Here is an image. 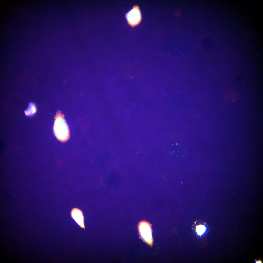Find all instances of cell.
Here are the masks:
<instances>
[{"label":"cell","mask_w":263,"mask_h":263,"mask_svg":"<svg viewBox=\"0 0 263 263\" xmlns=\"http://www.w3.org/2000/svg\"><path fill=\"white\" fill-rule=\"evenodd\" d=\"M53 130L55 136L61 142H65L69 138L68 126L64 115L59 111H57L55 117Z\"/></svg>","instance_id":"obj_1"},{"label":"cell","mask_w":263,"mask_h":263,"mask_svg":"<svg viewBox=\"0 0 263 263\" xmlns=\"http://www.w3.org/2000/svg\"><path fill=\"white\" fill-rule=\"evenodd\" d=\"M138 228L140 238L146 243L152 246L153 244L151 224L144 220L139 222Z\"/></svg>","instance_id":"obj_2"},{"label":"cell","mask_w":263,"mask_h":263,"mask_svg":"<svg viewBox=\"0 0 263 263\" xmlns=\"http://www.w3.org/2000/svg\"><path fill=\"white\" fill-rule=\"evenodd\" d=\"M125 16L128 24L132 27L138 25L142 20V14L139 6H134L132 9L125 14Z\"/></svg>","instance_id":"obj_3"},{"label":"cell","mask_w":263,"mask_h":263,"mask_svg":"<svg viewBox=\"0 0 263 263\" xmlns=\"http://www.w3.org/2000/svg\"><path fill=\"white\" fill-rule=\"evenodd\" d=\"M70 214L71 217L79 226L85 230L84 216L82 211L79 208L74 207L71 210Z\"/></svg>","instance_id":"obj_4"},{"label":"cell","mask_w":263,"mask_h":263,"mask_svg":"<svg viewBox=\"0 0 263 263\" xmlns=\"http://www.w3.org/2000/svg\"><path fill=\"white\" fill-rule=\"evenodd\" d=\"M225 97L228 100L231 101L237 100L238 94L237 92L233 88L229 89L226 92Z\"/></svg>","instance_id":"obj_5"},{"label":"cell","mask_w":263,"mask_h":263,"mask_svg":"<svg viewBox=\"0 0 263 263\" xmlns=\"http://www.w3.org/2000/svg\"><path fill=\"white\" fill-rule=\"evenodd\" d=\"M206 230V227L203 225H200L196 226V231L198 234L200 236L201 235L205 232Z\"/></svg>","instance_id":"obj_6"},{"label":"cell","mask_w":263,"mask_h":263,"mask_svg":"<svg viewBox=\"0 0 263 263\" xmlns=\"http://www.w3.org/2000/svg\"><path fill=\"white\" fill-rule=\"evenodd\" d=\"M255 263H262V261L260 259H259L258 260H257L256 259V260H255Z\"/></svg>","instance_id":"obj_7"}]
</instances>
